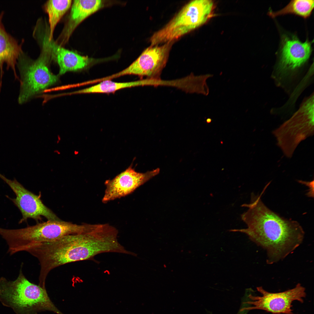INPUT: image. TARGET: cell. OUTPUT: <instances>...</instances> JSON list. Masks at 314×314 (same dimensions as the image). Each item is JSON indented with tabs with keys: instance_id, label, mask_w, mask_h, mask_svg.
Listing matches in <instances>:
<instances>
[{
	"instance_id": "6da1fadb",
	"label": "cell",
	"mask_w": 314,
	"mask_h": 314,
	"mask_svg": "<svg viewBox=\"0 0 314 314\" xmlns=\"http://www.w3.org/2000/svg\"><path fill=\"white\" fill-rule=\"evenodd\" d=\"M261 195L252 193L250 203L242 206L248 208L241 215L247 228L231 231L246 233L266 251V263L272 264L293 253L302 243L305 233L297 222L284 218L266 206Z\"/></svg>"
},
{
	"instance_id": "7a4b0ae2",
	"label": "cell",
	"mask_w": 314,
	"mask_h": 314,
	"mask_svg": "<svg viewBox=\"0 0 314 314\" xmlns=\"http://www.w3.org/2000/svg\"><path fill=\"white\" fill-rule=\"evenodd\" d=\"M115 248L114 239L109 229L101 224H92L85 232L36 243L25 251L38 260L40 267L39 285L45 288L47 277L53 269L68 263L90 259L102 253H112Z\"/></svg>"
},
{
	"instance_id": "3957f363",
	"label": "cell",
	"mask_w": 314,
	"mask_h": 314,
	"mask_svg": "<svg viewBox=\"0 0 314 314\" xmlns=\"http://www.w3.org/2000/svg\"><path fill=\"white\" fill-rule=\"evenodd\" d=\"M14 281L0 278V301L12 308L16 314H37L48 311L58 314L60 311L49 297L45 288L29 281L21 267Z\"/></svg>"
},
{
	"instance_id": "277c9868",
	"label": "cell",
	"mask_w": 314,
	"mask_h": 314,
	"mask_svg": "<svg viewBox=\"0 0 314 314\" xmlns=\"http://www.w3.org/2000/svg\"><path fill=\"white\" fill-rule=\"evenodd\" d=\"M91 224H78L69 222L47 220L33 226L17 229L0 228V235L8 246L10 255L25 251L32 245L54 240L63 236L80 233L88 230Z\"/></svg>"
},
{
	"instance_id": "5b68a950",
	"label": "cell",
	"mask_w": 314,
	"mask_h": 314,
	"mask_svg": "<svg viewBox=\"0 0 314 314\" xmlns=\"http://www.w3.org/2000/svg\"><path fill=\"white\" fill-rule=\"evenodd\" d=\"M39 57L34 60L23 51L19 55L17 65L21 77L18 101L24 103L50 87L58 83L59 76L53 74L49 65L50 55L44 47Z\"/></svg>"
},
{
	"instance_id": "8992f818",
	"label": "cell",
	"mask_w": 314,
	"mask_h": 314,
	"mask_svg": "<svg viewBox=\"0 0 314 314\" xmlns=\"http://www.w3.org/2000/svg\"><path fill=\"white\" fill-rule=\"evenodd\" d=\"M213 6L211 0L189 2L165 26L154 33L149 40L151 45L175 41L202 25L211 16Z\"/></svg>"
},
{
	"instance_id": "52a82bcc",
	"label": "cell",
	"mask_w": 314,
	"mask_h": 314,
	"mask_svg": "<svg viewBox=\"0 0 314 314\" xmlns=\"http://www.w3.org/2000/svg\"><path fill=\"white\" fill-rule=\"evenodd\" d=\"M314 95L304 100L289 119L272 131L277 145L291 158L299 144L314 134Z\"/></svg>"
},
{
	"instance_id": "ba28073f",
	"label": "cell",
	"mask_w": 314,
	"mask_h": 314,
	"mask_svg": "<svg viewBox=\"0 0 314 314\" xmlns=\"http://www.w3.org/2000/svg\"><path fill=\"white\" fill-rule=\"evenodd\" d=\"M174 41L161 45L151 46L144 50L128 67L115 74L106 77L107 80L127 75L146 76L158 79L167 62L170 51Z\"/></svg>"
},
{
	"instance_id": "9c48e42d",
	"label": "cell",
	"mask_w": 314,
	"mask_h": 314,
	"mask_svg": "<svg viewBox=\"0 0 314 314\" xmlns=\"http://www.w3.org/2000/svg\"><path fill=\"white\" fill-rule=\"evenodd\" d=\"M257 290L261 295H249L250 300L247 303L252 306L244 307L245 309L261 310L274 314H292V302L297 301L303 303L306 295L305 288L300 283L292 289L279 292H269L262 286L257 287Z\"/></svg>"
},
{
	"instance_id": "30bf717a",
	"label": "cell",
	"mask_w": 314,
	"mask_h": 314,
	"mask_svg": "<svg viewBox=\"0 0 314 314\" xmlns=\"http://www.w3.org/2000/svg\"><path fill=\"white\" fill-rule=\"evenodd\" d=\"M0 178L10 187L16 195L13 198L6 197L11 200L21 212L22 218L19 223L26 222L28 219H32L37 222L42 220V216L47 220H61L51 209L46 206L40 198L27 190L17 180H11L0 173Z\"/></svg>"
},
{
	"instance_id": "8fae6325",
	"label": "cell",
	"mask_w": 314,
	"mask_h": 314,
	"mask_svg": "<svg viewBox=\"0 0 314 314\" xmlns=\"http://www.w3.org/2000/svg\"><path fill=\"white\" fill-rule=\"evenodd\" d=\"M132 166L130 165L112 179L105 181L106 188L102 200L103 203H106L131 194L160 172L159 169L157 168L144 173L139 172Z\"/></svg>"
},
{
	"instance_id": "7c38bea8",
	"label": "cell",
	"mask_w": 314,
	"mask_h": 314,
	"mask_svg": "<svg viewBox=\"0 0 314 314\" xmlns=\"http://www.w3.org/2000/svg\"><path fill=\"white\" fill-rule=\"evenodd\" d=\"M41 45L50 55L51 60L59 65L60 76L68 72H78L88 67L97 60L88 56L81 55L64 48L53 40L49 39V33L45 31L39 37Z\"/></svg>"
},
{
	"instance_id": "4fadbf2b",
	"label": "cell",
	"mask_w": 314,
	"mask_h": 314,
	"mask_svg": "<svg viewBox=\"0 0 314 314\" xmlns=\"http://www.w3.org/2000/svg\"><path fill=\"white\" fill-rule=\"evenodd\" d=\"M311 51V43L308 40L302 42L295 36H284L277 70L284 74L299 67L308 60Z\"/></svg>"
},
{
	"instance_id": "5bb4252c",
	"label": "cell",
	"mask_w": 314,
	"mask_h": 314,
	"mask_svg": "<svg viewBox=\"0 0 314 314\" xmlns=\"http://www.w3.org/2000/svg\"><path fill=\"white\" fill-rule=\"evenodd\" d=\"M102 4L100 0H74L67 21L56 43L61 46L65 44L78 26L98 10Z\"/></svg>"
},
{
	"instance_id": "9a60e30c",
	"label": "cell",
	"mask_w": 314,
	"mask_h": 314,
	"mask_svg": "<svg viewBox=\"0 0 314 314\" xmlns=\"http://www.w3.org/2000/svg\"><path fill=\"white\" fill-rule=\"evenodd\" d=\"M4 12L0 13V69L3 73L4 63L7 68H11L14 72L15 77L17 78L15 71V65L20 53L23 51L22 46L24 41L19 44L18 40L7 32L2 22Z\"/></svg>"
},
{
	"instance_id": "2e32d148",
	"label": "cell",
	"mask_w": 314,
	"mask_h": 314,
	"mask_svg": "<svg viewBox=\"0 0 314 314\" xmlns=\"http://www.w3.org/2000/svg\"><path fill=\"white\" fill-rule=\"evenodd\" d=\"M72 0L47 1L44 5L49 17V39L53 38L54 29L62 17L71 7Z\"/></svg>"
},
{
	"instance_id": "e0dca14e",
	"label": "cell",
	"mask_w": 314,
	"mask_h": 314,
	"mask_svg": "<svg viewBox=\"0 0 314 314\" xmlns=\"http://www.w3.org/2000/svg\"><path fill=\"white\" fill-rule=\"evenodd\" d=\"M145 83L144 80L126 82H116L110 80H106L92 86L70 92V94L109 93L122 89L143 85Z\"/></svg>"
},
{
	"instance_id": "ac0fdd59",
	"label": "cell",
	"mask_w": 314,
	"mask_h": 314,
	"mask_svg": "<svg viewBox=\"0 0 314 314\" xmlns=\"http://www.w3.org/2000/svg\"><path fill=\"white\" fill-rule=\"evenodd\" d=\"M313 0H292L284 8L276 12L270 10L268 15L273 18L278 16L292 14L307 18L311 15L314 8Z\"/></svg>"
},
{
	"instance_id": "d6986e66",
	"label": "cell",
	"mask_w": 314,
	"mask_h": 314,
	"mask_svg": "<svg viewBox=\"0 0 314 314\" xmlns=\"http://www.w3.org/2000/svg\"><path fill=\"white\" fill-rule=\"evenodd\" d=\"M247 311L242 308L240 310L237 314H246Z\"/></svg>"
},
{
	"instance_id": "ffe728a7",
	"label": "cell",
	"mask_w": 314,
	"mask_h": 314,
	"mask_svg": "<svg viewBox=\"0 0 314 314\" xmlns=\"http://www.w3.org/2000/svg\"><path fill=\"white\" fill-rule=\"evenodd\" d=\"M61 137L59 135H58L57 136V140L56 141V143L57 144H58L61 141Z\"/></svg>"
},
{
	"instance_id": "44dd1931",
	"label": "cell",
	"mask_w": 314,
	"mask_h": 314,
	"mask_svg": "<svg viewBox=\"0 0 314 314\" xmlns=\"http://www.w3.org/2000/svg\"><path fill=\"white\" fill-rule=\"evenodd\" d=\"M54 153L57 155H60L61 154L60 151L57 149H55L53 151Z\"/></svg>"
},
{
	"instance_id": "7402d4cb",
	"label": "cell",
	"mask_w": 314,
	"mask_h": 314,
	"mask_svg": "<svg viewBox=\"0 0 314 314\" xmlns=\"http://www.w3.org/2000/svg\"><path fill=\"white\" fill-rule=\"evenodd\" d=\"M78 151L76 150H75L74 151V153L75 155H77L78 154Z\"/></svg>"
}]
</instances>
